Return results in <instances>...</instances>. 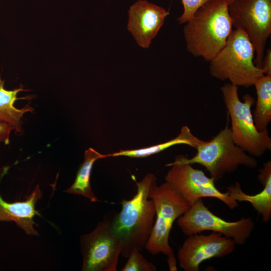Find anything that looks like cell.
<instances>
[{
	"label": "cell",
	"instance_id": "8992f818",
	"mask_svg": "<svg viewBox=\"0 0 271 271\" xmlns=\"http://www.w3.org/2000/svg\"><path fill=\"white\" fill-rule=\"evenodd\" d=\"M238 87L230 83L220 88L224 104L231 119V131L234 143L253 157H261L271 149V138L267 130L259 131L256 128L251 108L255 103L249 94L238 96Z\"/></svg>",
	"mask_w": 271,
	"mask_h": 271
},
{
	"label": "cell",
	"instance_id": "7c38bea8",
	"mask_svg": "<svg viewBox=\"0 0 271 271\" xmlns=\"http://www.w3.org/2000/svg\"><path fill=\"white\" fill-rule=\"evenodd\" d=\"M128 14L127 30L139 46L147 49L169 13L146 0H139L130 6Z\"/></svg>",
	"mask_w": 271,
	"mask_h": 271
},
{
	"label": "cell",
	"instance_id": "cb8c5ba5",
	"mask_svg": "<svg viewBox=\"0 0 271 271\" xmlns=\"http://www.w3.org/2000/svg\"><path fill=\"white\" fill-rule=\"evenodd\" d=\"M226 1L227 2L228 4L229 5V4L232 3L233 1H234L235 0H226Z\"/></svg>",
	"mask_w": 271,
	"mask_h": 271
},
{
	"label": "cell",
	"instance_id": "ffe728a7",
	"mask_svg": "<svg viewBox=\"0 0 271 271\" xmlns=\"http://www.w3.org/2000/svg\"><path fill=\"white\" fill-rule=\"evenodd\" d=\"M212 0H181L183 12L178 19L180 24H185L202 6Z\"/></svg>",
	"mask_w": 271,
	"mask_h": 271
},
{
	"label": "cell",
	"instance_id": "52a82bcc",
	"mask_svg": "<svg viewBox=\"0 0 271 271\" xmlns=\"http://www.w3.org/2000/svg\"><path fill=\"white\" fill-rule=\"evenodd\" d=\"M228 9L232 26L244 32L252 44L254 63L260 68L271 34V0H235Z\"/></svg>",
	"mask_w": 271,
	"mask_h": 271
},
{
	"label": "cell",
	"instance_id": "6da1fadb",
	"mask_svg": "<svg viewBox=\"0 0 271 271\" xmlns=\"http://www.w3.org/2000/svg\"><path fill=\"white\" fill-rule=\"evenodd\" d=\"M137 191L129 200L122 199L121 210L112 213L111 229L122 243L121 254L127 258L134 249L142 251L150 237L155 222L156 210L150 193L157 184V178L147 174L140 182L134 180Z\"/></svg>",
	"mask_w": 271,
	"mask_h": 271
},
{
	"label": "cell",
	"instance_id": "d6986e66",
	"mask_svg": "<svg viewBox=\"0 0 271 271\" xmlns=\"http://www.w3.org/2000/svg\"><path fill=\"white\" fill-rule=\"evenodd\" d=\"M122 271H155L156 266L148 261L137 249H133L128 256Z\"/></svg>",
	"mask_w": 271,
	"mask_h": 271
},
{
	"label": "cell",
	"instance_id": "ac0fdd59",
	"mask_svg": "<svg viewBox=\"0 0 271 271\" xmlns=\"http://www.w3.org/2000/svg\"><path fill=\"white\" fill-rule=\"evenodd\" d=\"M253 85L257 100L253 117L256 128L261 131L267 129L271 121V75H263Z\"/></svg>",
	"mask_w": 271,
	"mask_h": 271
},
{
	"label": "cell",
	"instance_id": "30bf717a",
	"mask_svg": "<svg viewBox=\"0 0 271 271\" xmlns=\"http://www.w3.org/2000/svg\"><path fill=\"white\" fill-rule=\"evenodd\" d=\"M171 168L166 176L169 183L190 206L202 198H214L219 200L230 209L238 206V202L228 193L220 191L215 185V180L207 176L204 172L195 169L192 165L174 161L166 165Z\"/></svg>",
	"mask_w": 271,
	"mask_h": 271
},
{
	"label": "cell",
	"instance_id": "4fadbf2b",
	"mask_svg": "<svg viewBox=\"0 0 271 271\" xmlns=\"http://www.w3.org/2000/svg\"><path fill=\"white\" fill-rule=\"evenodd\" d=\"M43 195L39 185H37L25 200L8 202L0 194V223L14 222L28 235L37 236L39 233L35 228L34 218L40 215L36 205Z\"/></svg>",
	"mask_w": 271,
	"mask_h": 271
},
{
	"label": "cell",
	"instance_id": "5bb4252c",
	"mask_svg": "<svg viewBox=\"0 0 271 271\" xmlns=\"http://www.w3.org/2000/svg\"><path fill=\"white\" fill-rule=\"evenodd\" d=\"M258 181L263 186L260 192L249 195L244 193L241 185L236 182L227 187V192L237 202H249L256 211L261 216L262 221L267 222L271 217V161H268L259 170Z\"/></svg>",
	"mask_w": 271,
	"mask_h": 271
},
{
	"label": "cell",
	"instance_id": "7a4b0ae2",
	"mask_svg": "<svg viewBox=\"0 0 271 271\" xmlns=\"http://www.w3.org/2000/svg\"><path fill=\"white\" fill-rule=\"evenodd\" d=\"M226 0H212L185 23L184 37L187 51L210 62L224 46L232 31Z\"/></svg>",
	"mask_w": 271,
	"mask_h": 271
},
{
	"label": "cell",
	"instance_id": "44dd1931",
	"mask_svg": "<svg viewBox=\"0 0 271 271\" xmlns=\"http://www.w3.org/2000/svg\"><path fill=\"white\" fill-rule=\"evenodd\" d=\"M14 128L10 124L0 121V143L8 145L10 142L11 133Z\"/></svg>",
	"mask_w": 271,
	"mask_h": 271
},
{
	"label": "cell",
	"instance_id": "9a60e30c",
	"mask_svg": "<svg viewBox=\"0 0 271 271\" xmlns=\"http://www.w3.org/2000/svg\"><path fill=\"white\" fill-rule=\"evenodd\" d=\"M5 80L2 79L0 75V121L11 125L17 132L23 133V115L27 112H33L34 108L29 104L22 108H18L14 104L19 99H31L34 95L18 97L21 91H27L21 85L14 90H7L4 87Z\"/></svg>",
	"mask_w": 271,
	"mask_h": 271
},
{
	"label": "cell",
	"instance_id": "7402d4cb",
	"mask_svg": "<svg viewBox=\"0 0 271 271\" xmlns=\"http://www.w3.org/2000/svg\"><path fill=\"white\" fill-rule=\"evenodd\" d=\"M260 68L265 75H271V50L268 49L264 53Z\"/></svg>",
	"mask_w": 271,
	"mask_h": 271
},
{
	"label": "cell",
	"instance_id": "e0dca14e",
	"mask_svg": "<svg viewBox=\"0 0 271 271\" xmlns=\"http://www.w3.org/2000/svg\"><path fill=\"white\" fill-rule=\"evenodd\" d=\"M200 139L195 136L188 126L182 127L179 134L166 142L144 148L134 150H120L119 152L106 155V157L125 156L130 158H145L157 154L175 145H186L195 148Z\"/></svg>",
	"mask_w": 271,
	"mask_h": 271
},
{
	"label": "cell",
	"instance_id": "2e32d148",
	"mask_svg": "<svg viewBox=\"0 0 271 271\" xmlns=\"http://www.w3.org/2000/svg\"><path fill=\"white\" fill-rule=\"evenodd\" d=\"M105 158H106V155L101 154L93 148H89L86 150L84 160L79 167L73 183L64 192L81 195L92 202L99 201L92 191L90 177L94 163L98 160Z\"/></svg>",
	"mask_w": 271,
	"mask_h": 271
},
{
	"label": "cell",
	"instance_id": "277c9868",
	"mask_svg": "<svg viewBox=\"0 0 271 271\" xmlns=\"http://www.w3.org/2000/svg\"><path fill=\"white\" fill-rule=\"evenodd\" d=\"M195 149L197 152L191 158L178 155L174 161L201 165L215 180L234 172L239 166L255 168L257 165L254 157L234 143L228 124L210 140H200Z\"/></svg>",
	"mask_w": 271,
	"mask_h": 271
},
{
	"label": "cell",
	"instance_id": "9c48e42d",
	"mask_svg": "<svg viewBox=\"0 0 271 271\" xmlns=\"http://www.w3.org/2000/svg\"><path fill=\"white\" fill-rule=\"evenodd\" d=\"M177 224L187 236L211 231L232 239L236 245L243 244L254 227V222L250 217H243L235 221L223 219L210 211L202 199L198 200L179 217Z\"/></svg>",
	"mask_w": 271,
	"mask_h": 271
},
{
	"label": "cell",
	"instance_id": "5b68a950",
	"mask_svg": "<svg viewBox=\"0 0 271 271\" xmlns=\"http://www.w3.org/2000/svg\"><path fill=\"white\" fill-rule=\"evenodd\" d=\"M149 197L155 205L156 220L145 248L153 255H166L170 270L176 271V259L169 243L170 233L174 222L190 206L167 182L155 186Z\"/></svg>",
	"mask_w": 271,
	"mask_h": 271
},
{
	"label": "cell",
	"instance_id": "603a6c76",
	"mask_svg": "<svg viewBox=\"0 0 271 271\" xmlns=\"http://www.w3.org/2000/svg\"><path fill=\"white\" fill-rule=\"evenodd\" d=\"M6 171L3 169V168L1 166V163H0V181L2 179V177L3 176L4 174L5 173Z\"/></svg>",
	"mask_w": 271,
	"mask_h": 271
},
{
	"label": "cell",
	"instance_id": "3957f363",
	"mask_svg": "<svg viewBox=\"0 0 271 271\" xmlns=\"http://www.w3.org/2000/svg\"><path fill=\"white\" fill-rule=\"evenodd\" d=\"M254 49L245 33L232 30L224 46L209 62L212 76L220 80H228L232 84L246 88L265 75L254 63Z\"/></svg>",
	"mask_w": 271,
	"mask_h": 271
},
{
	"label": "cell",
	"instance_id": "8fae6325",
	"mask_svg": "<svg viewBox=\"0 0 271 271\" xmlns=\"http://www.w3.org/2000/svg\"><path fill=\"white\" fill-rule=\"evenodd\" d=\"M235 246L232 239L218 232L189 235L178 250L179 265L185 271H199L203 262L228 255Z\"/></svg>",
	"mask_w": 271,
	"mask_h": 271
},
{
	"label": "cell",
	"instance_id": "ba28073f",
	"mask_svg": "<svg viewBox=\"0 0 271 271\" xmlns=\"http://www.w3.org/2000/svg\"><path fill=\"white\" fill-rule=\"evenodd\" d=\"M112 212L106 214L91 232L80 237L82 271H116L122 243L112 232Z\"/></svg>",
	"mask_w": 271,
	"mask_h": 271
}]
</instances>
